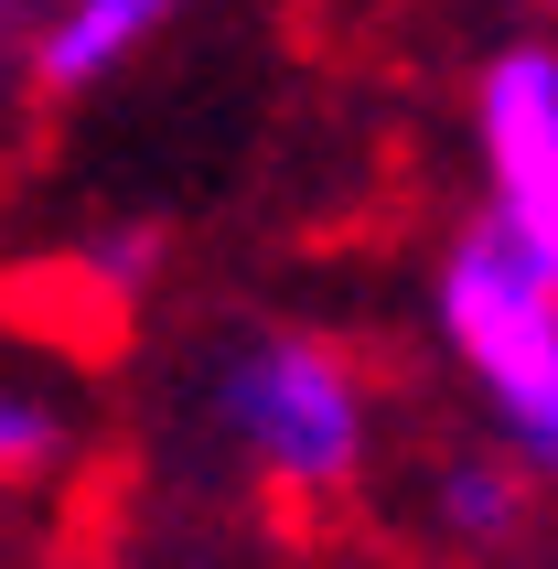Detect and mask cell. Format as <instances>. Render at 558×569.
<instances>
[{"mask_svg":"<svg viewBox=\"0 0 558 569\" xmlns=\"http://www.w3.org/2000/svg\"><path fill=\"white\" fill-rule=\"evenodd\" d=\"M216 430L226 451L269 483L279 506H333L355 495L376 462V377L333 333H301V322H258L216 355Z\"/></svg>","mask_w":558,"mask_h":569,"instance_id":"1","label":"cell"},{"mask_svg":"<svg viewBox=\"0 0 558 569\" xmlns=\"http://www.w3.org/2000/svg\"><path fill=\"white\" fill-rule=\"evenodd\" d=\"M430 301H440V345L462 355L472 398L495 409V451H516L527 483H558V280L472 216L440 248Z\"/></svg>","mask_w":558,"mask_h":569,"instance_id":"2","label":"cell"},{"mask_svg":"<svg viewBox=\"0 0 558 569\" xmlns=\"http://www.w3.org/2000/svg\"><path fill=\"white\" fill-rule=\"evenodd\" d=\"M484 226L558 280V43H495L472 76Z\"/></svg>","mask_w":558,"mask_h":569,"instance_id":"3","label":"cell"},{"mask_svg":"<svg viewBox=\"0 0 558 569\" xmlns=\"http://www.w3.org/2000/svg\"><path fill=\"white\" fill-rule=\"evenodd\" d=\"M183 11L193 0H43L32 54H22V87L32 97H97L108 76H129V64L151 54Z\"/></svg>","mask_w":558,"mask_h":569,"instance_id":"4","label":"cell"},{"mask_svg":"<svg viewBox=\"0 0 558 569\" xmlns=\"http://www.w3.org/2000/svg\"><path fill=\"white\" fill-rule=\"evenodd\" d=\"M430 527L451 548H505L516 527H527V462L516 451H451V462H430Z\"/></svg>","mask_w":558,"mask_h":569,"instance_id":"5","label":"cell"},{"mask_svg":"<svg viewBox=\"0 0 558 569\" xmlns=\"http://www.w3.org/2000/svg\"><path fill=\"white\" fill-rule=\"evenodd\" d=\"M76 441V409H64L54 387H32L0 366V483H43Z\"/></svg>","mask_w":558,"mask_h":569,"instance_id":"6","label":"cell"},{"mask_svg":"<svg viewBox=\"0 0 558 569\" xmlns=\"http://www.w3.org/2000/svg\"><path fill=\"white\" fill-rule=\"evenodd\" d=\"M87 280L97 290H140L151 280V226H97L87 237Z\"/></svg>","mask_w":558,"mask_h":569,"instance_id":"7","label":"cell"},{"mask_svg":"<svg viewBox=\"0 0 558 569\" xmlns=\"http://www.w3.org/2000/svg\"><path fill=\"white\" fill-rule=\"evenodd\" d=\"M32 22H43V0H0V76L32 54ZM0 97H11V87H0Z\"/></svg>","mask_w":558,"mask_h":569,"instance_id":"8","label":"cell"}]
</instances>
